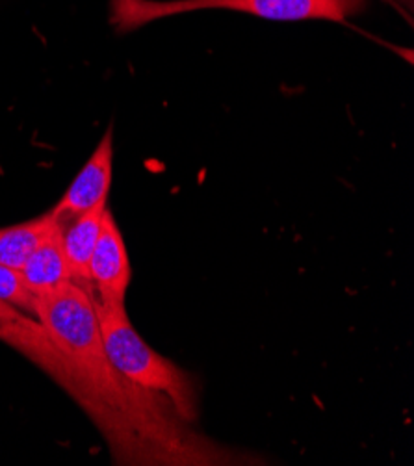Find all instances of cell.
Here are the masks:
<instances>
[{
    "label": "cell",
    "mask_w": 414,
    "mask_h": 466,
    "mask_svg": "<svg viewBox=\"0 0 414 466\" xmlns=\"http://www.w3.org/2000/svg\"><path fill=\"white\" fill-rule=\"evenodd\" d=\"M132 279L128 251L114 214L106 208L101 235L89 260V283L97 290L101 303H125Z\"/></svg>",
    "instance_id": "5b68a950"
},
{
    "label": "cell",
    "mask_w": 414,
    "mask_h": 466,
    "mask_svg": "<svg viewBox=\"0 0 414 466\" xmlns=\"http://www.w3.org/2000/svg\"><path fill=\"white\" fill-rule=\"evenodd\" d=\"M35 319L69 362L78 398L87 392L91 403L96 400L110 405L123 403L121 389L128 381L117 374L106 357L96 299L86 289L69 281L37 296Z\"/></svg>",
    "instance_id": "6da1fadb"
},
{
    "label": "cell",
    "mask_w": 414,
    "mask_h": 466,
    "mask_svg": "<svg viewBox=\"0 0 414 466\" xmlns=\"http://www.w3.org/2000/svg\"><path fill=\"white\" fill-rule=\"evenodd\" d=\"M60 225L53 212L0 228V262L21 269L35 248Z\"/></svg>",
    "instance_id": "9c48e42d"
},
{
    "label": "cell",
    "mask_w": 414,
    "mask_h": 466,
    "mask_svg": "<svg viewBox=\"0 0 414 466\" xmlns=\"http://www.w3.org/2000/svg\"><path fill=\"white\" fill-rule=\"evenodd\" d=\"M62 227L64 225L60 223L51 235L35 248V251L21 268L25 283L34 296L53 292L58 287L73 281L64 251Z\"/></svg>",
    "instance_id": "52a82bcc"
},
{
    "label": "cell",
    "mask_w": 414,
    "mask_h": 466,
    "mask_svg": "<svg viewBox=\"0 0 414 466\" xmlns=\"http://www.w3.org/2000/svg\"><path fill=\"white\" fill-rule=\"evenodd\" d=\"M114 173V136L112 127L101 137L94 155L87 158L84 167L73 178L71 186L66 190L64 198L58 201L51 212L64 225L67 219L105 205L108 201V192L112 186Z\"/></svg>",
    "instance_id": "277c9868"
},
{
    "label": "cell",
    "mask_w": 414,
    "mask_h": 466,
    "mask_svg": "<svg viewBox=\"0 0 414 466\" xmlns=\"http://www.w3.org/2000/svg\"><path fill=\"white\" fill-rule=\"evenodd\" d=\"M108 205H99L91 208L80 216H76L69 228L62 227V242L66 258L69 264V271L73 277V283L80 285L87 290L89 283V260L94 255V249L97 246L103 216L106 212ZM89 292V290H87Z\"/></svg>",
    "instance_id": "ba28073f"
},
{
    "label": "cell",
    "mask_w": 414,
    "mask_h": 466,
    "mask_svg": "<svg viewBox=\"0 0 414 466\" xmlns=\"http://www.w3.org/2000/svg\"><path fill=\"white\" fill-rule=\"evenodd\" d=\"M366 0H110L117 32L190 12L223 10L268 21H333L344 23L362 12Z\"/></svg>",
    "instance_id": "3957f363"
},
{
    "label": "cell",
    "mask_w": 414,
    "mask_h": 466,
    "mask_svg": "<svg viewBox=\"0 0 414 466\" xmlns=\"http://www.w3.org/2000/svg\"><path fill=\"white\" fill-rule=\"evenodd\" d=\"M96 309L105 351L117 374L137 389L166 394L182 418L194 420L197 396L187 371L155 351L140 337L128 319L125 303L96 299Z\"/></svg>",
    "instance_id": "7a4b0ae2"
},
{
    "label": "cell",
    "mask_w": 414,
    "mask_h": 466,
    "mask_svg": "<svg viewBox=\"0 0 414 466\" xmlns=\"http://www.w3.org/2000/svg\"><path fill=\"white\" fill-rule=\"evenodd\" d=\"M0 340L17 348L34 362L43 366L60 383L73 390L75 374L69 362L55 348L37 319H30L19 309L0 301Z\"/></svg>",
    "instance_id": "8992f818"
},
{
    "label": "cell",
    "mask_w": 414,
    "mask_h": 466,
    "mask_svg": "<svg viewBox=\"0 0 414 466\" xmlns=\"http://www.w3.org/2000/svg\"><path fill=\"white\" fill-rule=\"evenodd\" d=\"M0 301L25 310L35 318L37 296H34L26 287L21 269L10 268L3 262H0Z\"/></svg>",
    "instance_id": "30bf717a"
}]
</instances>
